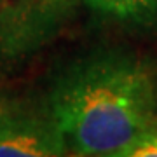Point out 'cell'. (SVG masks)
I'll list each match as a JSON object with an SVG mask.
<instances>
[{"instance_id":"3","label":"cell","mask_w":157,"mask_h":157,"mask_svg":"<svg viewBox=\"0 0 157 157\" xmlns=\"http://www.w3.org/2000/svg\"><path fill=\"white\" fill-rule=\"evenodd\" d=\"M93 14L131 32H157V0H82Z\"/></svg>"},{"instance_id":"2","label":"cell","mask_w":157,"mask_h":157,"mask_svg":"<svg viewBox=\"0 0 157 157\" xmlns=\"http://www.w3.org/2000/svg\"><path fill=\"white\" fill-rule=\"evenodd\" d=\"M68 154L65 136L49 110H0V157H54Z\"/></svg>"},{"instance_id":"1","label":"cell","mask_w":157,"mask_h":157,"mask_svg":"<svg viewBox=\"0 0 157 157\" xmlns=\"http://www.w3.org/2000/svg\"><path fill=\"white\" fill-rule=\"evenodd\" d=\"M47 110L68 152L122 157L155 124V75L131 51H93L59 72L49 91Z\"/></svg>"},{"instance_id":"4","label":"cell","mask_w":157,"mask_h":157,"mask_svg":"<svg viewBox=\"0 0 157 157\" xmlns=\"http://www.w3.org/2000/svg\"><path fill=\"white\" fill-rule=\"evenodd\" d=\"M122 157H157V122L129 147Z\"/></svg>"}]
</instances>
